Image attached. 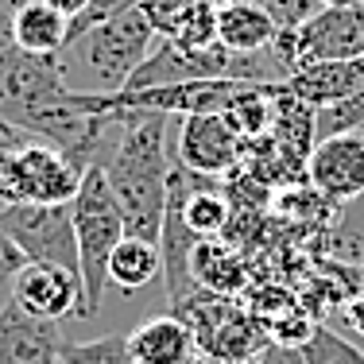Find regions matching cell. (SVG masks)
Listing matches in <instances>:
<instances>
[{"label":"cell","mask_w":364,"mask_h":364,"mask_svg":"<svg viewBox=\"0 0 364 364\" xmlns=\"http://www.w3.org/2000/svg\"><path fill=\"white\" fill-rule=\"evenodd\" d=\"M120 112V136L101 159L109 190L124 218V237H140L159 245L163 210H167V175L175 151L167 147L171 117L147 109H112Z\"/></svg>","instance_id":"cell-1"},{"label":"cell","mask_w":364,"mask_h":364,"mask_svg":"<svg viewBox=\"0 0 364 364\" xmlns=\"http://www.w3.org/2000/svg\"><path fill=\"white\" fill-rule=\"evenodd\" d=\"M132 364H186L198 357V337L178 314L147 318L128 333Z\"/></svg>","instance_id":"cell-13"},{"label":"cell","mask_w":364,"mask_h":364,"mask_svg":"<svg viewBox=\"0 0 364 364\" xmlns=\"http://www.w3.org/2000/svg\"><path fill=\"white\" fill-rule=\"evenodd\" d=\"M310 186L333 205H345L364 194V132H337L322 136L310 147L306 163Z\"/></svg>","instance_id":"cell-7"},{"label":"cell","mask_w":364,"mask_h":364,"mask_svg":"<svg viewBox=\"0 0 364 364\" xmlns=\"http://www.w3.org/2000/svg\"><path fill=\"white\" fill-rule=\"evenodd\" d=\"M318 4H329V8H360L364 0H318Z\"/></svg>","instance_id":"cell-29"},{"label":"cell","mask_w":364,"mask_h":364,"mask_svg":"<svg viewBox=\"0 0 364 364\" xmlns=\"http://www.w3.org/2000/svg\"><path fill=\"white\" fill-rule=\"evenodd\" d=\"M20 4H31V0H12V8H20Z\"/></svg>","instance_id":"cell-31"},{"label":"cell","mask_w":364,"mask_h":364,"mask_svg":"<svg viewBox=\"0 0 364 364\" xmlns=\"http://www.w3.org/2000/svg\"><path fill=\"white\" fill-rule=\"evenodd\" d=\"M12 302L36 318H47V322L77 318V310H82V275L66 272L58 264L28 259L12 279Z\"/></svg>","instance_id":"cell-8"},{"label":"cell","mask_w":364,"mask_h":364,"mask_svg":"<svg viewBox=\"0 0 364 364\" xmlns=\"http://www.w3.org/2000/svg\"><path fill=\"white\" fill-rule=\"evenodd\" d=\"M8 155H12V147L8 140H0V202H12V178H8Z\"/></svg>","instance_id":"cell-26"},{"label":"cell","mask_w":364,"mask_h":364,"mask_svg":"<svg viewBox=\"0 0 364 364\" xmlns=\"http://www.w3.org/2000/svg\"><path fill=\"white\" fill-rule=\"evenodd\" d=\"M364 74V58H349V63H314L302 66L283 77V93H291L294 101L310 109H329L337 101L353 97Z\"/></svg>","instance_id":"cell-12"},{"label":"cell","mask_w":364,"mask_h":364,"mask_svg":"<svg viewBox=\"0 0 364 364\" xmlns=\"http://www.w3.org/2000/svg\"><path fill=\"white\" fill-rule=\"evenodd\" d=\"M182 218H186L190 232L202 240L218 237V232L229 225V202L218 194V190L205 182V175L186 190V202H182Z\"/></svg>","instance_id":"cell-18"},{"label":"cell","mask_w":364,"mask_h":364,"mask_svg":"<svg viewBox=\"0 0 364 364\" xmlns=\"http://www.w3.org/2000/svg\"><path fill=\"white\" fill-rule=\"evenodd\" d=\"M163 272V259H159V245L140 237H124L109 256V283H117L120 291H140L155 275Z\"/></svg>","instance_id":"cell-16"},{"label":"cell","mask_w":364,"mask_h":364,"mask_svg":"<svg viewBox=\"0 0 364 364\" xmlns=\"http://www.w3.org/2000/svg\"><path fill=\"white\" fill-rule=\"evenodd\" d=\"M275 20L252 0H221L218 4V43L237 55H264L272 50Z\"/></svg>","instance_id":"cell-14"},{"label":"cell","mask_w":364,"mask_h":364,"mask_svg":"<svg viewBox=\"0 0 364 364\" xmlns=\"http://www.w3.org/2000/svg\"><path fill=\"white\" fill-rule=\"evenodd\" d=\"M8 178H12V202H74L82 175L58 147L36 136H12L8 140Z\"/></svg>","instance_id":"cell-6"},{"label":"cell","mask_w":364,"mask_h":364,"mask_svg":"<svg viewBox=\"0 0 364 364\" xmlns=\"http://www.w3.org/2000/svg\"><path fill=\"white\" fill-rule=\"evenodd\" d=\"M63 364H132L128 333H105L97 341H66Z\"/></svg>","instance_id":"cell-19"},{"label":"cell","mask_w":364,"mask_h":364,"mask_svg":"<svg viewBox=\"0 0 364 364\" xmlns=\"http://www.w3.org/2000/svg\"><path fill=\"white\" fill-rule=\"evenodd\" d=\"M63 345L58 322L28 314L16 302L0 310V364H63Z\"/></svg>","instance_id":"cell-10"},{"label":"cell","mask_w":364,"mask_h":364,"mask_svg":"<svg viewBox=\"0 0 364 364\" xmlns=\"http://www.w3.org/2000/svg\"><path fill=\"white\" fill-rule=\"evenodd\" d=\"M345 326H349L353 333L364 337V294H360V299H353L349 306H345Z\"/></svg>","instance_id":"cell-27"},{"label":"cell","mask_w":364,"mask_h":364,"mask_svg":"<svg viewBox=\"0 0 364 364\" xmlns=\"http://www.w3.org/2000/svg\"><path fill=\"white\" fill-rule=\"evenodd\" d=\"M302 357H306V364H364V353L357 345L326 326H314L310 341L302 345Z\"/></svg>","instance_id":"cell-20"},{"label":"cell","mask_w":364,"mask_h":364,"mask_svg":"<svg viewBox=\"0 0 364 364\" xmlns=\"http://www.w3.org/2000/svg\"><path fill=\"white\" fill-rule=\"evenodd\" d=\"M248 364H306V357H302V349H291V345L272 341L256 360H248Z\"/></svg>","instance_id":"cell-24"},{"label":"cell","mask_w":364,"mask_h":364,"mask_svg":"<svg viewBox=\"0 0 364 364\" xmlns=\"http://www.w3.org/2000/svg\"><path fill=\"white\" fill-rule=\"evenodd\" d=\"M186 364H213V360H210V357H205V353H198V357H190Z\"/></svg>","instance_id":"cell-30"},{"label":"cell","mask_w":364,"mask_h":364,"mask_svg":"<svg viewBox=\"0 0 364 364\" xmlns=\"http://www.w3.org/2000/svg\"><path fill=\"white\" fill-rule=\"evenodd\" d=\"M28 264V256L20 252V245H16L12 237H8V229L0 225V287H12L16 272Z\"/></svg>","instance_id":"cell-23"},{"label":"cell","mask_w":364,"mask_h":364,"mask_svg":"<svg viewBox=\"0 0 364 364\" xmlns=\"http://www.w3.org/2000/svg\"><path fill=\"white\" fill-rule=\"evenodd\" d=\"M252 4H259L267 16L275 20V28L279 31H291V28H302V23L310 20V16L318 12V0H252Z\"/></svg>","instance_id":"cell-22"},{"label":"cell","mask_w":364,"mask_h":364,"mask_svg":"<svg viewBox=\"0 0 364 364\" xmlns=\"http://www.w3.org/2000/svg\"><path fill=\"white\" fill-rule=\"evenodd\" d=\"M66 36H70V20L63 12H55L50 4L31 0V4L16 8L12 43L20 50H31V55H66Z\"/></svg>","instance_id":"cell-15"},{"label":"cell","mask_w":364,"mask_h":364,"mask_svg":"<svg viewBox=\"0 0 364 364\" xmlns=\"http://www.w3.org/2000/svg\"><path fill=\"white\" fill-rule=\"evenodd\" d=\"M12 20H16L12 0H0V50H4V47H16V43H12Z\"/></svg>","instance_id":"cell-25"},{"label":"cell","mask_w":364,"mask_h":364,"mask_svg":"<svg viewBox=\"0 0 364 364\" xmlns=\"http://www.w3.org/2000/svg\"><path fill=\"white\" fill-rule=\"evenodd\" d=\"M43 4H50L55 12H63L66 20H74V16H82V8L90 4V0H43Z\"/></svg>","instance_id":"cell-28"},{"label":"cell","mask_w":364,"mask_h":364,"mask_svg":"<svg viewBox=\"0 0 364 364\" xmlns=\"http://www.w3.org/2000/svg\"><path fill=\"white\" fill-rule=\"evenodd\" d=\"M74 237H77V275H82V310L77 318L90 322L101 314L109 287V256L124 240V218L109 190L105 167L93 163L85 167L82 186L74 194Z\"/></svg>","instance_id":"cell-2"},{"label":"cell","mask_w":364,"mask_h":364,"mask_svg":"<svg viewBox=\"0 0 364 364\" xmlns=\"http://www.w3.org/2000/svg\"><path fill=\"white\" fill-rule=\"evenodd\" d=\"M190 272H194V283L213 294H232L237 287H245V267H240L237 252H229L218 240H198L194 256H190Z\"/></svg>","instance_id":"cell-17"},{"label":"cell","mask_w":364,"mask_h":364,"mask_svg":"<svg viewBox=\"0 0 364 364\" xmlns=\"http://www.w3.org/2000/svg\"><path fill=\"white\" fill-rule=\"evenodd\" d=\"M140 8L163 43L175 47L218 43V0H144Z\"/></svg>","instance_id":"cell-11"},{"label":"cell","mask_w":364,"mask_h":364,"mask_svg":"<svg viewBox=\"0 0 364 364\" xmlns=\"http://www.w3.org/2000/svg\"><path fill=\"white\" fill-rule=\"evenodd\" d=\"M272 55L283 77L314 63H349L364 58V4L360 8H329L322 4L302 28L275 31Z\"/></svg>","instance_id":"cell-3"},{"label":"cell","mask_w":364,"mask_h":364,"mask_svg":"<svg viewBox=\"0 0 364 364\" xmlns=\"http://www.w3.org/2000/svg\"><path fill=\"white\" fill-rule=\"evenodd\" d=\"M364 132V74H360V85L353 97L337 101L329 109H318V140L322 136H337V132Z\"/></svg>","instance_id":"cell-21"},{"label":"cell","mask_w":364,"mask_h":364,"mask_svg":"<svg viewBox=\"0 0 364 364\" xmlns=\"http://www.w3.org/2000/svg\"><path fill=\"white\" fill-rule=\"evenodd\" d=\"M240 140L245 136L221 117V112H194V117H182L178 124V163L190 167L194 175H225V171L237 163L240 155Z\"/></svg>","instance_id":"cell-9"},{"label":"cell","mask_w":364,"mask_h":364,"mask_svg":"<svg viewBox=\"0 0 364 364\" xmlns=\"http://www.w3.org/2000/svg\"><path fill=\"white\" fill-rule=\"evenodd\" d=\"M0 225L28 259L58 264L77 275V237L70 202H8L0 210Z\"/></svg>","instance_id":"cell-5"},{"label":"cell","mask_w":364,"mask_h":364,"mask_svg":"<svg viewBox=\"0 0 364 364\" xmlns=\"http://www.w3.org/2000/svg\"><path fill=\"white\" fill-rule=\"evenodd\" d=\"M151 43H155V31L147 23L144 8H132V12H120L112 20L97 23V28H90L70 50H77L85 70L105 85V93H112V90H124L132 70L151 55Z\"/></svg>","instance_id":"cell-4"}]
</instances>
